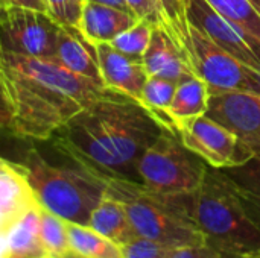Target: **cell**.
<instances>
[{"mask_svg": "<svg viewBox=\"0 0 260 258\" xmlns=\"http://www.w3.org/2000/svg\"><path fill=\"white\" fill-rule=\"evenodd\" d=\"M210 119L232 131L239 141L260 157V96L238 91H210Z\"/></svg>", "mask_w": 260, "mask_h": 258, "instance_id": "cell-12", "label": "cell"}, {"mask_svg": "<svg viewBox=\"0 0 260 258\" xmlns=\"http://www.w3.org/2000/svg\"><path fill=\"white\" fill-rule=\"evenodd\" d=\"M0 160H2V158H0Z\"/></svg>", "mask_w": 260, "mask_h": 258, "instance_id": "cell-39", "label": "cell"}, {"mask_svg": "<svg viewBox=\"0 0 260 258\" xmlns=\"http://www.w3.org/2000/svg\"><path fill=\"white\" fill-rule=\"evenodd\" d=\"M59 27L47 12L8 5L0 9V50L53 58Z\"/></svg>", "mask_w": 260, "mask_h": 258, "instance_id": "cell-8", "label": "cell"}, {"mask_svg": "<svg viewBox=\"0 0 260 258\" xmlns=\"http://www.w3.org/2000/svg\"><path fill=\"white\" fill-rule=\"evenodd\" d=\"M166 128L139 100L108 90L82 106L53 137V146L90 170L140 184L137 164Z\"/></svg>", "mask_w": 260, "mask_h": 258, "instance_id": "cell-1", "label": "cell"}, {"mask_svg": "<svg viewBox=\"0 0 260 258\" xmlns=\"http://www.w3.org/2000/svg\"><path fill=\"white\" fill-rule=\"evenodd\" d=\"M168 258H225L215 248L207 243H197V245H186L172 248Z\"/></svg>", "mask_w": 260, "mask_h": 258, "instance_id": "cell-30", "label": "cell"}, {"mask_svg": "<svg viewBox=\"0 0 260 258\" xmlns=\"http://www.w3.org/2000/svg\"><path fill=\"white\" fill-rule=\"evenodd\" d=\"M40 242L47 258H62L72 252L67 234V222L41 207Z\"/></svg>", "mask_w": 260, "mask_h": 258, "instance_id": "cell-25", "label": "cell"}, {"mask_svg": "<svg viewBox=\"0 0 260 258\" xmlns=\"http://www.w3.org/2000/svg\"><path fill=\"white\" fill-rule=\"evenodd\" d=\"M5 6H8V0H0V9L5 8Z\"/></svg>", "mask_w": 260, "mask_h": 258, "instance_id": "cell-37", "label": "cell"}, {"mask_svg": "<svg viewBox=\"0 0 260 258\" xmlns=\"http://www.w3.org/2000/svg\"><path fill=\"white\" fill-rule=\"evenodd\" d=\"M210 88L204 79L197 75H187L177 84V90L168 114L175 128L180 123L204 116L209 109Z\"/></svg>", "mask_w": 260, "mask_h": 258, "instance_id": "cell-19", "label": "cell"}, {"mask_svg": "<svg viewBox=\"0 0 260 258\" xmlns=\"http://www.w3.org/2000/svg\"><path fill=\"white\" fill-rule=\"evenodd\" d=\"M53 58L66 68L104 85L98 65L96 49L76 27H59Z\"/></svg>", "mask_w": 260, "mask_h": 258, "instance_id": "cell-16", "label": "cell"}, {"mask_svg": "<svg viewBox=\"0 0 260 258\" xmlns=\"http://www.w3.org/2000/svg\"><path fill=\"white\" fill-rule=\"evenodd\" d=\"M47 14L61 26L76 27L79 24L84 0H44Z\"/></svg>", "mask_w": 260, "mask_h": 258, "instance_id": "cell-28", "label": "cell"}, {"mask_svg": "<svg viewBox=\"0 0 260 258\" xmlns=\"http://www.w3.org/2000/svg\"><path fill=\"white\" fill-rule=\"evenodd\" d=\"M229 179L245 214L260 231V157L244 164L221 169Z\"/></svg>", "mask_w": 260, "mask_h": 258, "instance_id": "cell-18", "label": "cell"}, {"mask_svg": "<svg viewBox=\"0 0 260 258\" xmlns=\"http://www.w3.org/2000/svg\"><path fill=\"white\" fill-rule=\"evenodd\" d=\"M137 21L139 18L131 12L84 0L78 30L94 46L98 43H111Z\"/></svg>", "mask_w": 260, "mask_h": 258, "instance_id": "cell-14", "label": "cell"}, {"mask_svg": "<svg viewBox=\"0 0 260 258\" xmlns=\"http://www.w3.org/2000/svg\"><path fill=\"white\" fill-rule=\"evenodd\" d=\"M90 2L101 3V5H107V6L117 8V9H122V11H126V12H131V14H133V11L129 9V6L126 5L125 0H90Z\"/></svg>", "mask_w": 260, "mask_h": 258, "instance_id": "cell-34", "label": "cell"}, {"mask_svg": "<svg viewBox=\"0 0 260 258\" xmlns=\"http://www.w3.org/2000/svg\"><path fill=\"white\" fill-rule=\"evenodd\" d=\"M94 49L104 85L140 102L148 79L143 62L123 55L110 43H98Z\"/></svg>", "mask_w": 260, "mask_h": 258, "instance_id": "cell-13", "label": "cell"}, {"mask_svg": "<svg viewBox=\"0 0 260 258\" xmlns=\"http://www.w3.org/2000/svg\"><path fill=\"white\" fill-rule=\"evenodd\" d=\"M216 12L260 40V0H206Z\"/></svg>", "mask_w": 260, "mask_h": 258, "instance_id": "cell-24", "label": "cell"}, {"mask_svg": "<svg viewBox=\"0 0 260 258\" xmlns=\"http://www.w3.org/2000/svg\"><path fill=\"white\" fill-rule=\"evenodd\" d=\"M126 5L129 6V9L133 11V14L140 20V18H146L149 21H152L155 26L158 24V18L155 14V9L152 6V3L149 0H125Z\"/></svg>", "mask_w": 260, "mask_h": 258, "instance_id": "cell-32", "label": "cell"}, {"mask_svg": "<svg viewBox=\"0 0 260 258\" xmlns=\"http://www.w3.org/2000/svg\"><path fill=\"white\" fill-rule=\"evenodd\" d=\"M186 20L215 46L260 71V40L216 12L206 0H180Z\"/></svg>", "mask_w": 260, "mask_h": 258, "instance_id": "cell-10", "label": "cell"}, {"mask_svg": "<svg viewBox=\"0 0 260 258\" xmlns=\"http://www.w3.org/2000/svg\"><path fill=\"white\" fill-rule=\"evenodd\" d=\"M0 258H9V245L6 230H0Z\"/></svg>", "mask_w": 260, "mask_h": 258, "instance_id": "cell-35", "label": "cell"}, {"mask_svg": "<svg viewBox=\"0 0 260 258\" xmlns=\"http://www.w3.org/2000/svg\"><path fill=\"white\" fill-rule=\"evenodd\" d=\"M155 9L158 24L163 27L175 44L180 47L183 58L186 50V18L181 11L180 0H149Z\"/></svg>", "mask_w": 260, "mask_h": 258, "instance_id": "cell-26", "label": "cell"}, {"mask_svg": "<svg viewBox=\"0 0 260 258\" xmlns=\"http://www.w3.org/2000/svg\"><path fill=\"white\" fill-rule=\"evenodd\" d=\"M254 258H260V254H259V255H256V257H254Z\"/></svg>", "mask_w": 260, "mask_h": 258, "instance_id": "cell-38", "label": "cell"}, {"mask_svg": "<svg viewBox=\"0 0 260 258\" xmlns=\"http://www.w3.org/2000/svg\"><path fill=\"white\" fill-rule=\"evenodd\" d=\"M171 249L163 243L139 236L122 246L123 258H168Z\"/></svg>", "mask_w": 260, "mask_h": 258, "instance_id": "cell-29", "label": "cell"}, {"mask_svg": "<svg viewBox=\"0 0 260 258\" xmlns=\"http://www.w3.org/2000/svg\"><path fill=\"white\" fill-rule=\"evenodd\" d=\"M177 132L184 146L210 167L227 169L253 158V154L232 131L206 114L177 125Z\"/></svg>", "mask_w": 260, "mask_h": 258, "instance_id": "cell-9", "label": "cell"}, {"mask_svg": "<svg viewBox=\"0 0 260 258\" xmlns=\"http://www.w3.org/2000/svg\"><path fill=\"white\" fill-rule=\"evenodd\" d=\"M142 62L148 76L163 78L177 84L187 75H193L187 67L180 47L160 26H154L151 41Z\"/></svg>", "mask_w": 260, "mask_h": 258, "instance_id": "cell-15", "label": "cell"}, {"mask_svg": "<svg viewBox=\"0 0 260 258\" xmlns=\"http://www.w3.org/2000/svg\"><path fill=\"white\" fill-rule=\"evenodd\" d=\"M34 193L26 181L21 164H12L0 160V219L3 228H8L35 204Z\"/></svg>", "mask_w": 260, "mask_h": 258, "instance_id": "cell-17", "label": "cell"}, {"mask_svg": "<svg viewBox=\"0 0 260 258\" xmlns=\"http://www.w3.org/2000/svg\"><path fill=\"white\" fill-rule=\"evenodd\" d=\"M67 234L72 252L81 258H123L122 246L90 227L67 222Z\"/></svg>", "mask_w": 260, "mask_h": 258, "instance_id": "cell-22", "label": "cell"}, {"mask_svg": "<svg viewBox=\"0 0 260 258\" xmlns=\"http://www.w3.org/2000/svg\"><path fill=\"white\" fill-rule=\"evenodd\" d=\"M8 5L12 6H20L26 9H34V11H41L47 12V6L44 0H8Z\"/></svg>", "mask_w": 260, "mask_h": 258, "instance_id": "cell-33", "label": "cell"}, {"mask_svg": "<svg viewBox=\"0 0 260 258\" xmlns=\"http://www.w3.org/2000/svg\"><path fill=\"white\" fill-rule=\"evenodd\" d=\"M0 61L8 67L20 73H24L26 76L47 87H52L58 91L69 94L70 97L78 100L82 106L102 97L110 90L102 84H98L85 76H81L66 68L55 58L23 56V55L8 53L0 50Z\"/></svg>", "mask_w": 260, "mask_h": 258, "instance_id": "cell-11", "label": "cell"}, {"mask_svg": "<svg viewBox=\"0 0 260 258\" xmlns=\"http://www.w3.org/2000/svg\"><path fill=\"white\" fill-rule=\"evenodd\" d=\"M184 61L193 75L207 82L210 91H238L260 96L259 70L215 46L187 20Z\"/></svg>", "mask_w": 260, "mask_h": 258, "instance_id": "cell-7", "label": "cell"}, {"mask_svg": "<svg viewBox=\"0 0 260 258\" xmlns=\"http://www.w3.org/2000/svg\"><path fill=\"white\" fill-rule=\"evenodd\" d=\"M11 123V100L3 76V68L0 64V129L9 128Z\"/></svg>", "mask_w": 260, "mask_h": 258, "instance_id": "cell-31", "label": "cell"}, {"mask_svg": "<svg viewBox=\"0 0 260 258\" xmlns=\"http://www.w3.org/2000/svg\"><path fill=\"white\" fill-rule=\"evenodd\" d=\"M88 227L119 246H123L137 237L123 205L107 193L93 210Z\"/></svg>", "mask_w": 260, "mask_h": 258, "instance_id": "cell-20", "label": "cell"}, {"mask_svg": "<svg viewBox=\"0 0 260 258\" xmlns=\"http://www.w3.org/2000/svg\"><path fill=\"white\" fill-rule=\"evenodd\" d=\"M41 205L35 202L8 228L9 258H47L40 242Z\"/></svg>", "mask_w": 260, "mask_h": 258, "instance_id": "cell-21", "label": "cell"}, {"mask_svg": "<svg viewBox=\"0 0 260 258\" xmlns=\"http://www.w3.org/2000/svg\"><path fill=\"white\" fill-rule=\"evenodd\" d=\"M3 76L11 100L9 129L24 138L50 140L82 105L69 94L47 87L6 64Z\"/></svg>", "mask_w": 260, "mask_h": 258, "instance_id": "cell-5", "label": "cell"}, {"mask_svg": "<svg viewBox=\"0 0 260 258\" xmlns=\"http://www.w3.org/2000/svg\"><path fill=\"white\" fill-rule=\"evenodd\" d=\"M104 178L105 193L123 205L139 237L155 240L169 248L206 243L187 216L181 195H161L134 181Z\"/></svg>", "mask_w": 260, "mask_h": 258, "instance_id": "cell-4", "label": "cell"}, {"mask_svg": "<svg viewBox=\"0 0 260 258\" xmlns=\"http://www.w3.org/2000/svg\"><path fill=\"white\" fill-rule=\"evenodd\" d=\"M209 164L184 146L177 131L165 129L137 164L140 184L161 195H189L203 182Z\"/></svg>", "mask_w": 260, "mask_h": 258, "instance_id": "cell-6", "label": "cell"}, {"mask_svg": "<svg viewBox=\"0 0 260 258\" xmlns=\"http://www.w3.org/2000/svg\"><path fill=\"white\" fill-rule=\"evenodd\" d=\"M187 216L204 242L225 258H254L260 254V231L245 214L221 169L210 167L201 186L181 195Z\"/></svg>", "mask_w": 260, "mask_h": 258, "instance_id": "cell-2", "label": "cell"}, {"mask_svg": "<svg viewBox=\"0 0 260 258\" xmlns=\"http://www.w3.org/2000/svg\"><path fill=\"white\" fill-rule=\"evenodd\" d=\"M154 26L155 24L152 21H149L146 18H140L134 26H131L120 35H117L110 44L114 49H117L119 52H122L123 55H126L133 59L142 61V58L149 46Z\"/></svg>", "mask_w": 260, "mask_h": 258, "instance_id": "cell-27", "label": "cell"}, {"mask_svg": "<svg viewBox=\"0 0 260 258\" xmlns=\"http://www.w3.org/2000/svg\"><path fill=\"white\" fill-rule=\"evenodd\" d=\"M21 167L35 201L44 210L66 222L88 227L93 210L105 196L102 175L73 158L66 166L53 164L37 149L27 151Z\"/></svg>", "mask_w": 260, "mask_h": 258, "instance_id": "cell-3", "label": "cell"}, {"mask_svg": "<svg viewBox=\"0 0 260 258\" xmlns=\"http://www.w3.org/2000/svg\"><path fill=\"white\" fill-rule=\"evenodd\" d=\"M175 90H177V82L157 78V76H148L143 85L142 97H140V103L148 111H151L166 129H171V131H177L174 122L171 120L168 114Z\"/></svg>", "mask_w": 260, "mask_h": 258, "instance_id": "cell-23", "label": "cell"}, {"mask_svg": "<svg viewBox=\"0 0 260 258\" xmlns=\"http://www.w3.org/2000/svg\"><path fill=\"white\" fill-rule=\"evenodd\" d=\"M62 258H81L79 255H76V254H73V252H70L69 255H66V257H62Z\"/></svg>", "mask_w": 260, "mask_h": 258, "instance_id": "cell-36", "label": "cell"}]
</instances>
